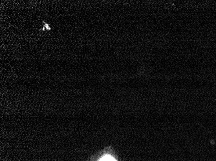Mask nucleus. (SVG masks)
I'll return each mask as SVG.
<instances>
[{
    "instance_id": "1",
    "label": "nucleus",
    "mask_w": 216,
    "mask_h": 161,
    "mask_svg": "<svg viewBox=\"0 0 216 161\" xmlns=\"http://www.w3.org/2000/svg\"><path fill=\"white\" fill-rule=\"evenodd\" d=\"M99 161H117L115 159L111 157L110 155H106L104 158L101 159Z\"/></svg>"
}]
</instances>
